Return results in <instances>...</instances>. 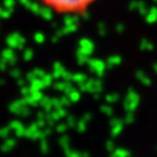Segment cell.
Masks as SVG:
<instances>
[{"mask_svg": "<svg viewBox=\"0 0 157 157\" xmlns=\"http://www.w3.org/2000/svg\"><path fill=\"white\" fill-rule=\"evenodd\" d=\"M59 15H83L98 0H37Z\"/></svg>", "mask_w": 157, "mask_h": 157, "instance_id": "1", "label": "cell"}]
</instances>
